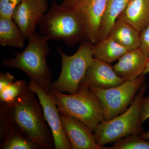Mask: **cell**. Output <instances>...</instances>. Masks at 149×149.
<instances>
[{
    "label": "cell",
    "mask_w": 149,
    "mask_h": 149,
    "mask_svg": "<svg viewBox=\"0 0 149 149\" xmlns=\"http://www.w3.org/2000/svg\"><path fill=\"white\" fill-rule=\"evenodd\" d=\"M149 59L147 63L146 67V69H145V71H144L143 74L144 75H146L147 73H149Z\"/></svg>",
    "instance_id": "83f0119b"
},
{
    "label": "cell",
    "mask_w": 149,
    "mask_h": 149,
    "mask_svg": "<svg viewBox=\"0 0 149 149\" xmlns=\"http://www.w3.org/2000/svg\"><path fill=\"white\" fill-rule=\"evenodd\" d=\"M60 115L72 149H109L97 143L93 131L83 123L60 113Z\"/></svg>",
    "instance_id": "7c38bea8"
},
{
    "label": "cell",
    "mask_w": 149,
    "mask_h": 149,
    "mask_svg": "<svg viewBox=\"0 0 149 149\" xmlns=\"http://www.w3.org/2000/svg\"><path fill=\"white\" fill-rule=\"evenodd\" d=\"M109 149H149V141L134 134L114 142Z\"/></svg>",
    "instance_id": "44dd1931"
},
{
    "label": "cell",
    "mask_w": 149,
    "mask_h": 149,
    "mask_svg": "<svg viewBox=\"0 0 149 149\" xmlns=\"http://www.w3.org/2000/svg\"><path fill=\"white\" fill-rule=\"evenodd\" d=\"M77 1V0H63L62 3L60 5L61 6L64 7H72Z\"/></svg>",
    "instance_id": "484cf974"
},
{
    "label": "cell",
    "mask_w": 149,
    "mask_h": 149,
    "mask_svg": "<svg viewBox=\"0 0 149 149\" xmlns=\"http://www.w3.org/2000/svg\"><path fill=\"white\" fill-rule=\"evenodd\" d=\"M90 41L81 43L79 49L72 56L67 55L61 48L58 52L61 58V70L57 80L52 83V91L77 93L81 80L94 60L93 47Z\"/></svg>",
    "instance_id": "8992f818"
},
{
    "label": "cell",
    "mask_w": 149,
    "mask_h": 149,
    "mask_svg": "<svg viewBox=\"0 0 149 149\" xmlns=\"http://www.w3.org/2000/svg\"><path fill=\"white\" fill-rule=\"evenodd\" d=\"M109 36L128 51L140 47V33L130 24L119 19L116 21Z\"/></svg>",
    "instance_id": "9a60e30c"
},
{
    "label": "cell",
    "mask_w": 149,
    "mask_h": 149,
    "mask_svg": "<svg viewBox=\"0 0 149 149\" xmlns=\"http://www.w3.org/2000/svg\"><path fill=\"white\" fill-rule=\"evenodd\" d=\"M23 0H0V16L12 17L15 7Z\"/></svg>",
    "instance_id": "7402d4cb"
},
{
    "label": "cell",
    "mask_w": 149,
    "mask_h": 149,
    "mask_svg": "<svg viewBox=\"0 0 149 149\" xmlns=\"http://www.w3.org/2000/svg\"><path fill=\"white\" fill-rule=\"evenodd\" d=\"M51 93L59 113L80 120L93 132L104 120L101 103L90 88L79 87L74 94L57 91Z\"/></svg>",
    "instance_id": "277c9868"
},
{
    "label": "cell",
    "mask_w": 149,
    "mask_h": 149,
    "mask_svg": "<svg viewBox=\"0 0 149 149\" xmlns=\"http://www.w3.org/2000/svg\"><path fill=\"white\" fill-rule=\"evenodd\" d=\"M145 80V75L142 74L135 80H126L109 89L89 88L101 103L104 120H109L127 110Z\"/></svg>",
    "instance_id": "52a82bcc"
},
{
    "label": "cell",
    "mask_w": 149,
    "mask_h": 149,
    "mask_svg": "<svg viewBox=\"0 0 149 149\" xmlns=\"http://www.w3.org/2000/svg\"><path fill=\"white\" fill-rule=\"evenodd\" d=\"M93 51L94 58L110 64L129 51L109 36L94 44Z\"/></svg>",
    "instance_id": "e0dca14e"
},
{
    "label": "cell",
    "mask_w": 149,
    "mask_h": 149,
    "mask_svg": "<svg viewBox=\"0 0 149 149\" xmlns=\"http://www.w3.org/2000/svg\"><path fill=\"white\" fill-rule=\"evenodd\" d=\"M40 147L25 137L15 126L11 129L6 140L1 143V149H36Z\"/></svg>",
    "instance_id": "d6986e66"
},
{
    "label": "cell",
    "mask_w": 149,
    "mask_h": 149,
    "mask_svg": "<svg viewBox=\"0 0 149 149\" xmlns=\"http://www.w3.org/2000/svg\"><path fill=\"white\" fill-rule=\"evenodd\" d=\"M125 81L116 74L113 66L110 63L94 58L81 80L79 88L109 89L118 86Z\"/></svg>",
    "instance_id": "8fae6325"
},
{
    "label": "cell",
    "mask_w": 149,
    "mask_h": 149,
    "mask_svg": "<svg viewBox=\"0 0 149 149\" xmlns=\"http://www.w3.org/2000/svg\"><path fill=\"white\" fill-rule=\"evenodd\" d=\"M28 84L24 91L11 103H1L17 129L40 148H55L52 133L45 122L44 113Z\"/></svg>",
    "instance_id": "6da1fadb"
},
{
    "label": "cell",
    "mask_w": 149,
    "mask_h": 149,
    "mask_svg": "<svg viewBox=\"0 0 149 149\" xmlns=\"http://www.w3.org/2000/svg\"><path fill=\"white\" fill-rule=\"evenodd\" d=\"M107 0H77L72 6L80 15L89 41H98Z\"/></svg>",
    "instance_id": "30bf717a"
},
{
    "label": "cell",
    "mask_w": 149,
    "mask_h": 149,
    "mask_svg": "<svg viewBox=\"0 0 149 149\" xmlns=\"http://www.w3.org/2000/svg\"><path fill=\"white\" fill-rule=\"evenodd\" d=\"M15 77L10 72H0V91L13 82Z\"/></svg>",
    "instance_id": "d4e9b609"
},
{
    "label": "cell",
    "mask_w": 149,
    "mask_h": 149,
    "mask_svg": "<svg viewBox=\"0 0 149 149\" xmlns=\"http://www.w3.org/2000/svg\"><path fill=\"white\" fill-rule=\"evenodd\" d=\"M149 59L140 48L129 51L113 66L116 74L126 80H133L143 74Z\"/></svg>",
    "instance_id": "4fadbf2b"
},
{
    "label": "cell",
    "mask_w": 149,
    "mask_h": 149,
    "mask_svg": "<svg viewBox=\"0 0 149 149\" xmlns=\"http://www.w3.org/2000/svg\"><path fill=\"white\" fill-rule=\"evenodd\" d=\"M29 88L38 97L42 106L44 117L53 136L55 149H72L65 132L57 106L52 93L48 94L36 81L30 80Z\"/></svg>",
    "instance_id": "ba28073f"
},
{
    "label": "cell",
    "mask_w": 149,
    "mask_h": 149,
    "mask_svg": "<svg viewBox=\"0 0 149 149\" xmlns=\"http://www.w3.org/2000/svg\"><path fill=\"white\" fill-rule=\"evenodd\" d=\"M139 48L149 59V24L140 33Z\"/></svg>",
    "instance_id": "603a6c76"
},
{
    "label": "cell",
    "mask_w": 149,
    "mask_h": 149,
    "mask_svg": "<svg viewBox=\"0 0 149 149\" xmlns=\"http://www.w3.org/2000/svg\"><path fill=\"white\" fill-rule=\"evenodd\" d=\"M148 86L144 83L129 108L119 115L100 123L94 131L97 143L104 146L126 136L144 132L141 120V104Z\"/></svg>",
    "instance_id": "5b68a950"
},
{
    "label": "cell",
    "mask_w": 149,
    "mask_h": 149,
    "mask_svg": "<svg viewBox=\"0 0 149 149\" xmlns=\"http://www.w3.org/2000/svg\"><path fill=\"white\" fill-rule=\"evenodd\" d=\"M140 137L144 140H149V131L147 132L144 131L140 135Z\"/></svg>",
    "instance_id": "4316f807"
},
{
    "label": "cell",
    "mask_w": 149,
    "mask_h": 149,
    "mask_svg": "<svg viewBox=\"0 0 149 149\" xmlns=\"http://www.w3.org/2000/svg\"><path fill=\"white\" fill-rule=\"evenodd\" d=\"M39 33L54 41H62L70 47L89 41L79 14L73 7H64L55 1L38 24Z\"/></svg>",
    "instance_id": "3957f363"
},
{
    "label": "cell",
    "mask_w": 149,
    "mask_h": 149,
    "mask_svg": "<svg viewBox=\"0 0 149 149\" xmlns=\"http://www.w3.org/2000/svg\"><path fill=\"white\" fill-rule=\"evenodd\" d=\"M130 1L107 0L97 42L109 36L118 16L124 10Z\"/></svg>",
    "instance_id": "ac0fdd59"
},
{
    "label": "cell",
    "mask_w": 149,
    "mask_h": 149,
    "mask_svg": "<svg viewBox=\"0 0 149 149\" xmlns=\"http://www.w3.org/2000/svg\"><path fill=\"white\" fill-rule=\"evenodd\" d=\"M27 47L22 52L14 53V57L2 61L6 68L23 71L31 80L36 81L48 94L52 93V74L47 61L50 52L47 37L35 31L28 38Z\"/></svg>",
    "instance_id": "7a4b0ae2"
},
{
    "label": "cell",
    "mask_w": 149,
    "mask_h": 149,
    "mask_svg": "<svg viewBox=\"0 0 149 149\" xmlns=\"http://www.w3.org/2000/svg\"><path fill=\"white\" fill-rule=\"evenodd\" d=\"M25 38L12 17L0 16V45L22 49Z\"/></svg>",
    "instance_id": "2e32d148"
},
{
    "label": "cell",
    "mask_w": 149,
    "mask_h": 149,
    "mask_svg": "<svg viewBox=\"0 0 149 149\" xmlns=\"http://www.w3.org/2000/svg\"><path fill=\"white\" fill-rule=\"evenodd\" d=\"M27 84L23 80H17L0 91V102L11 103L20 95L27 87Z\"/></svg>",
    "instance_id": "ffe728a7"
},
{
    "label": "cell",
    "mask_w": 149,
    "mask_h": 149,
    "mask_svg": "<svg viewBox=\"0 0 149 149\" xmlns=\"http://www.w3.org/2000/svg\"><path fill=\"white\" fill-rule=\"evenodd\" d=\"M149 118V96L143 97L141 104V120L143 124Z\"/></svg>",
    "instance_id": "cb8c5ba5"
},
{
    "label": "cell",
    "mask_w": 149,
    "mask_h": 149,
    "mask_svg": "<svg viewBox=\"0 0 149 149\" xmlns=\"http://www.w3.org/2000/svg\"><path fill=\"white\" fill-rule=\"evenodd\" d=\"M48 7V0H23L15 8L12 17L25 39L36 31Z\"/></svg>",
    "instance_id": "9c48e42d"
},
{
    "label": "cell",
    "mask_w": 149,
    "mask_h": 149,
    "mask_svg": "<svg viewBox=\"0 0 149 149\" xmlns=\"http://www.w3.org/2000/svg\"><path fill=\"white\" fill-rule=\"evenodd\" d=\"M118 19L141 33L149 24V0H130Z\"/></svg>",
    "instance_id": "5bb4252c"
}]
</instances>
